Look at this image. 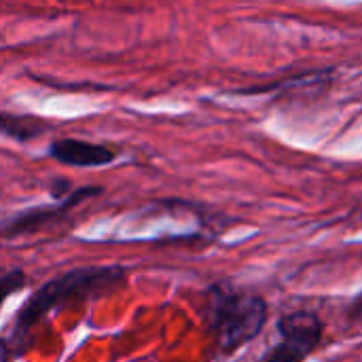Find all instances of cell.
I'll use <instances>...</instances> for the list:
<instances>
[{
	"label": "cell",
	"mask_w": 362,
	"mask_h": 362,
	"mask_svg": "<svg viewBox=\"0 0 362 362\" xmlns=\"http://www.w3.org/2000/svg\"><path fill=\"white\" fill-rule=\"evenodd\" d=\"M125 280V269L119 265H89L76 267L68 274L42 284L21 308L15 320V337H23L36 322H40L49 312L64 305L85 301L115 291Z\"/></svg>",
	"instance_id": "cell-1"
},
{
	"label": "cell",
	"mask_w": 362,
	"mask_h": 362,
	"mask_svg": "<svg viewBox=\"0 0 362 362\" xmlns=\"http://www.w3.org/2000/svg\"><path fill=\"white\" fill-rule=\"evenodd\" d=\"M267 320V305L257 295L229 293L216 299L212 329L216 344L225 354L250 344Z\"/></svg>",
	"instance_id": "cell-2"
},
{
	"label": "cell",
	"mask_w": 362,
	"mask_h": 362,
	"mask_svg": "<svg viewBox=\"0 0 362 362\" xmlns=\"http://www.w3.org/2000/svg\"><path fill=\"white\" fill-rule=\"evenodd\" d=\"M102 189L100 187H85V189H76L72 193H68L59 204L53 206H45V208H34L28 212H21L4 223H0V235L2 238H17V235H25L32 233L36 229H42L49 223H55L59 218H64L76 204H81L87 197L100 195Z\"/></svg>",
	"instance_id": "cell-3"
},
{
	"label": "cell",
	"mask_w": 362,
	"mask_h": 362,
	"mask_svg": "<svg viewBox=\"0 0 362 362\" xmlns=\"http://www.w3.org/2000/svg\"><path fill=\"white\" fill-rule=\"evenodd\" d=\"M49 155L66 165L74 168H98V165H108L115 161V151H110L104 144H93L85 140H74V138H64L55 140L49 148Z\"/></svg>",
	"instance_id": "cell-4"
},
{
	"label": "cell",
	"mask_w": 362,
	"mask_h": 362,
	"mask_svg": "<svg viewBox=\"0 0 362 362\" xmlns=\"http://www.w3.org/2000/svg\"><path fill=\"white\" fill-rule=\"evenodd\" d=\"M278 331L284 344L301 350L303 354H312L322 339V322L312 312H293L280 318Z\"/></svg>",
	"instance_id": "cell-5"
},
{
	"label": "cell",
	"mask_w": 362,
	"mask_h": 362,
	"mask_svg": "<svg viewBox=\"0 0 362 362\" xmlns=\"http://www.w3.org/2000/svg\"><path fill=\"white\" fill-rule=\"evenodd\" d=\"M47 121L30 115H6L0 112V136L13 138L17 142H25L38 138L47 132Z\"/></svg>",
	"instance_id": "cell-6"
},
{
	"label": "cell",
	"mask_w": 362,
	"mask_h": 362,
	"mask_svg": "<svg viewBox=\"0 0 362 362\" xmlns=\"http://www.w3.org/2000/svg\"><path fill=\"white\" fill-rule=\"evenodd\" d=\"M25 286V274L21 269L0 272V305L17 291Z\"/></svg>",
	"instance_id": "cell-7"
},
{
	"label": "cell",
	"mask_w": 362,
	"mask_h": 362,
	"mask_svg": "<svg viewBox=\"0 0 362 362\" xmlns=\"http://www.w3.org/2000/svg\"><path fill=\"white\" fill-rule=\"evenodd\" d=\"M305 358H308V354H303L301 350H297V348H293V346L280 341V344L265 356V361L263 362H303Z\"/></svg>",
	"instance_id": "cell-8"
},
{
	"label": "cell",
	"mask_w": 362,
	"mask_h": 362,
	"mask_svg": "<svg viewBox=\"0 0 362 362\" xmlns=\"http://www.w3.org/2000/svg\"><path fill=\"white\" fill-rule=\"evenodd\" d=\"M348 316H350L352 320H362V293L352 301V305H350V310H348Z\"/></svg>",
	"instance_id": "cell-9"
},
{
	"label": "cell",
	"mask_w": 362,
	"mask_h": 362,
	"mask_svg": "<svg viewBox=\"0 0 362 362\" xmlns=\"http://www.w3.org/2000/svg\"><path fill=\"white\" fill-rule=\"evenodd\" d=\"M11 361V352L6 348V344H0V362H8Z\"/></svg>",
	"instance_id": "cell-10"
}]
</instances>
